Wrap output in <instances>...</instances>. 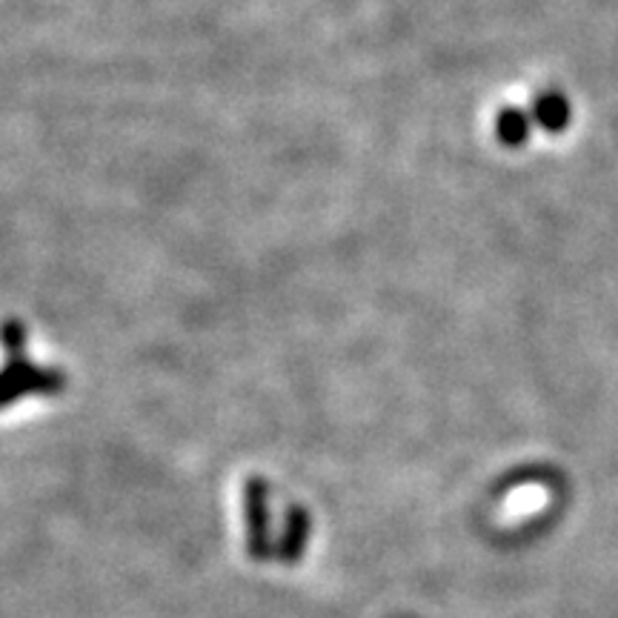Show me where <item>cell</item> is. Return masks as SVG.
Returning <instances> with one entry per match:
<instances>
[{
    "label": "cell",
    "instance_id": "6da1fadb",
    "mask_svg": "<svg viewBox=\"0 0 618 618\" xmlns=\"http://www.w3.org/2000/svg\"><path fill=\"white\" fill-rule=\"evenodd\" d=\"M0 338L9 349V364L0 373V407L12 404L14 398L27 396V392H55L61 387V378L49 369H38L35 364H29L23 358V341H27V329L21 324H3L0 327Z\"/></svg>",
    "mask_w": 618,
    "mask_h": 618
},
{
    "label": "cell",
    "instance_id": "7a4b0ae2",
    "mask_svg": "<svg viewBox=\"0 0 618 618\" xmlns=\"http://www.w3.org/2000/svg\"><path fill=\"white\" fill-rule=\"evenodd\" d=\"M567 104H564L562 95H544L538 104H535V118L538 124L547 126V129H562L567 124Z\"/></svg>",
    "mask_w": 618,
    "mask_h": 618
},
{
    "label": "cell",
    "instance_id": "3957f363",
    "mask_svg": "<svg viewBox=\"0 0 618 618\" xmlns=\"http://www.w3.org/2000/svg\"><path fill=\"white\" fill-rule=\"evenodd\" d=\"M499 133H501V138L507 140V144H522L524 135H527V115H522V112H515V109H507L499 121Z\"/></svg>",
    "mask_w": 618,
    "mask_h": 618
}]
</instances>
